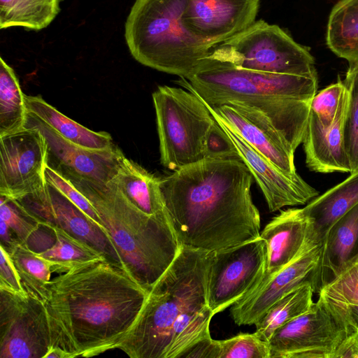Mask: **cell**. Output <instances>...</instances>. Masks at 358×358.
<instances>
[{
	"mask_svg": "<svg viewBox=\"0 0 358 358\" xmlns=\"http://www.w3.org/2000/svg\"><path fill=\"white\" fill-rule=\"evenodd\" d=\"M0 219L6 222L24 244L39 227V223L16 199L3 195H0Z\"/></svg>",
	"mask_w": 358,
	"mask_h": 358,
	"instance_id": "obj_35",
	"label": "cell"
},
{
	"mask_svg": "<svg viewBox=\"0 0 358 358\" xmlns=\"http://www.w3.org/2000/svg\"><path fill=\"white\" fill-rule=\"evenodd\" d=\"M50 348L43 301L0 289V357L45 358Z\"/></svg>",
	"mask_w": 358,
	"mask_h": 358,
	"instance_id": "obj_11",
	"label": "cell"
},
{
	"mask_svg": "<svg viewBox=\"0 0 358 358\" xmlns=\"http://www.w3.org/2000/svg\"><path fill=\"white\" fill-rule=\"evenodd\" d=\"M0 289L20 295L27 294L21 284L20 277L9 254L1 246Z\"/></svg>",
	"mask_w": 358,
	"mask_h": 358,
	"instance_id": "obj_38",
	"label": "cell"
},
{
	"mask_svg": "<svg viewBox=\"0 0 358 358\" xmlns=\"http://www.w3.org/2000/svg\"><path fill=\"white\" fill-rule=\"evenodd\" d=\"M204 159H240L235 145L215 120L205 138Z\"/></svg>",
	"mask_w": 358,
	"mask_h": 358,
	"instance_id": "obj_37",
	"label": "cell"
},
{
	"mask_svg": "<svg viewBox=\"0 0 358 358\" xmlns=\"http://www.w3.org/2000/svg\"><path fill=\"white\" fill-rule=\"evenodd\" d=\"M24 101L28 114L45 122L76 145L92 150H104L114 145L110 134L86 128L58 111L41 96L24 94Z\"/></svg>",
	"mask_w": 358,
	"mask_h": 358,
	"instance_id": "obj_24",
	"label": "cell"
},
{
	"mask_svg": "<svg viewBox=\"0 0 358 358\" xmlns=\"http://www.w3.org/2000/svg\"><path fill=\"white\" fill-rule=\"evenodd\" d=\"M334 358H358V329L342 341L336 349Z\"/></svg>",
	"mask_w": 358,
	"mask_h": 358,
	"instance_id": "obj_39",
	"label": "cell"
},
{
	"mask_svg": "<svg viewBox=\"0 0 358 358\" xmlns=\"http://www.w3.org/2000/svg\"><path fill=\"white\" fill-rule=\"evenodd\" d=\"M323 240L313 232L289 264L232 305L230 311L234 321L239 326L255 324L277 300L301 284L311 283L315 293Z\"/></svg>",
	"mask_w": 358,
	"mask_h": 358,
	"instance_id": "obj_14",
	"label": "cell"
},
{
	"mask_svg": "<svg viewBox=\"0 0 358 358\" xmlns=\"http://www.w3.org/2000/svg\"><path fill=\"white\" fill-rule=\"evenodd\" d=\"M343 83L348 94L344 140L352 173L358 171V64L349 65Z\"/></svg>",
	"mask_w": 358,
	"mask_h": 358,
	"instance_id": "obj_31",
	"label": "cell"
},
{
	"mask_svg": "<svg viewBox=\"0 0 358 358\" xmlns=\"http://www.w3.org/2000/svg\"><path fill=\"white\" fill-rule=\"evenodd\" d=\"M210 107L251 147L278 168L289 176L299 175L294 164L295 151L264 113L235 100Z\"/></svg>",
	"mask_w": 358,
	"mask_h": 358,
	"instance_id": "obj_17",
	"label": "cell"
},
{
	"mask_svg": "<svg viewBox=\"0 0 358 358\" xmlns=\"http://www.w3.org/2000/svg\"><path fill=\"white\" fill-rule=\"evenodd\" d=\"M27 109L13 69L0 58V136L25 127Z\"/></svg>",
	"mask_w": 358,
	"mask_h": 358,
	"instance_id": "obj_29",
	"label": "cell"
},
{
	"mask_svg": "<svg viewBox=\"0 0 358 358\" xmlns=\"http://www.w3.org/2000/svg\"><path fill=\"white\" fill-rule=\"evenodd\" d=\"M342 304L344 306L348 321L355 329H358V304Z\"/></svg>",
	"mask_w": 358,
	"mask_h": 358,
	"instance_id": "obj_41",
	"label": "cell"
},
{
	"mask_svg": "<svg viewBox=\"0 0 358 358\" xmlns=\"http://www.w3.org/2000/svg\"><path fill=\"white\" fill-rule=\"evenodd\" d=\"M319 296L308 311L273 334L271 358H334L342 341L357 330L342 303Z\"/></svg>",
	"mask_w": 358,
	"mask_h": 358,
	"instance_id": "obj_9",
	"label": "cell"
},
{
	"mask_svg": "<svg viewBox=\"0 0 358 358\" xmlns=\"http://www.w3.org/2000/svg\"><path fill=\"white\" fill-rule=\"evenodd\" d=\"M45 176L48 182L62 192L89 217L105 229L98 214L91 203L68 178L49 166H47L45 168Z\"/></svg>",
	"mask_w": 358,
	"mask_h": 358,
	"instance_id": "obj_36",
	"label": "cell"
},
{
	"mask_svg": "<svg viewBox=\"0 0 358 358\" xmlns=\"http://www.w3.org/2000/svg\"><path fill=\"white\" fill-rule=\"evenodd\" d=\"M176 83L196 94L209 106L250 96H274L311 101L317 75L306 76L240 69L210 57L204 58L186 78Z\"/></svg>",
	"mask_w": 358,
	"mask_h": 358,
	"instance_id": "obj_6",
	"label": "cell"
},
{
	"mask_svg": "<svg viewBox=\"0 0 358 358\" xmlns=\"http://www.w3.org/2000/svg\"><path fill=\"white\" fill-rule=\"evenodd\" d=\"M0 246L8 253L20 243L13 230L1 219H0Z\"/></svg>",
	"mask_w": 358,
	"mask_h": 358,
	"instance_id": "obj_40",
	"label": "cell"
},
{
	"mask_svg": "<svg viewBox=\"0 0 358 358\" xmlns=\"http://www.w3.org/2000/svg\"><path fill=\"white\" fill-rule=\"evenodd\" d=\"M358 256V203L338 219L323 240L315 292L335 278Z\"/></svg>",
	"mask_w": 358,
	"mask_h": 358,
	"instance_id": "obj_21",
	"label": "cell"
},
{
	"mask_svg": "<svg viewBox=\"0 0 358 358\" xmlns=\"http://www.w3.org/2000/svg\"><path fill=\"white\" fill-rule=\"evenodd\" d=\"M260 0H188L183 20L199 39L214 48L256 21Z\"/></svg>",
	"mask_w": 358,
	"mask_h": 358,
	"instance_id": "obj_18",
	"label": "cell"
},
{
	"mask_svg": "<svg viewBox=\"0 0 358 358\" xmlns=\"http://www.w3.org/2000/svg\"><path fill=\"white\" fill-rule=\"evenodd\" d=\"M313 293L311 283L306 282L284 294L255 324L257 336L268 343L275 330L310 310Z\"/></svg>",
	"mask_w": 358,
	"mask_h": 358,
	"instance_id": "obj_26",
	"label": "cell"
},
{
	"mask_svg": "<svg viewBox=\"0 0 358 358\" xmlns=\"http://www.w3.org/2000/svg\"><path fill=\"white\" fill-rule=\"evenodd\" d=\"M188 0H136L127 16L124 36L140 64L180 78L187 77L213 48L186 27Z\"/></svg>",
	"mask_w": 358,
	"mask_h": 358,
	"instance_id": "obj_5",
	"label": "cell"
},
{
	"mask_svg": "<svg viewBox=\"0 0 358 358\" xmlns=\"http://www.w3.org/2000/svg\"><path fill=\"white\" fill-rule=\"evenodd\" d=\"M65 177L94 207L124 268L150 291L172 264L180 247L168 217L144 213L108 182Z\"/></svg>",
	"mask_w": 358,
	"mask_h": 358,
	"instance_id": "obj_4",
	"label": "cell"
},
{
	"mask_svg": "<svg viewBox=\"0 0 358 358\" xmlns=\"http://www.w3.org/2000/svg\"><path fill=\"white\" fill-rule=\"evenodd\" d=\"M327 44L349 64H358V0H340L330 13Z\"/></svg>",
	"mask_w": 358,
	"mask_h": 358,
	"instance_id": "obj_25",
	"label": "cell"
},
{
	"mask_svg": "<svg viewBox=\"0 0 358 358\" xmlns=\"http://www.w3.org/2000/svg\"><path fill=\"white\" fill-rule=\"evenodd\" d=\"M45 224L52 230L54 241L48 249L36 253L41 257L52 262L55 264L56 272L59 273L65 272L78 264L107 259L100 251L87 242L59 227L48 223Z\"/></svg>",
	"mask_w": 358,
	"mask_h": 358,
	"instance_id": "obj_28",
	"label": "cell"
},
{
	"mask_svg": "<svg viewBox=\"0 0 358 358\" xmlns=\"http://www.w3.org/2000/svg\"><path fill=\"white\" fill-rule=\"evenodd\" d=\"M160 180L126 157L117 173L108 183L144 213L167 217L159 187Z\"/></svg>",
	"mask_w": 358,
	"mask_h": 358,
	"instance_id": "obj_22",
	"label": "cell"
},
{
	"mask_svg": "<svg viewBox=\"0 0 358 358\" xmlns=\"http://www.w3.org/2000/svg\"><path fill=\"white\" fill-rule=\"evenodd\" d=\"M358 203V171L303 207L315 234L324 239L334 224Z\"/></svg>",
	"mask_w": 358,
	"mask_h": 358,
	"instance_id": "obj_23",
	"label": "cell"
},
{
	"mask_svg": "<svg viewBox=\"0 0 358 358\" xmlns=\"http://www.w3.org/2000/svg\"><path fill=\"white\" fill-rule=\"evenodd\" d=\"M313 232L303 208H287L274 217L260 233L266 246V266L258 287L289 264Z\"/></svg>",
	"mask_w": 358,
	"mask_h": 358,
	"instance_id": "obj_19",
	"label": "cell"
},
{
	"mask_svg": "<svg viewBox=\"0 0 358 358\" xmlns=\"http://www.w3.org/2000/svg\"><path fill=\"white\" fill-rule=\"evenodd\" d=\"M46 141L34 126L0 136V195L19 199L45 182Z\"/></svg>",
	"mask_w": 358,
	"mask_h": 358,
	"instance_id": "obj_12",
	"label": "cell"
},
{
	"mask_svg": "<svg viewBox=\"0 0 358 358\" xmlns=\"http://www.w3.org/2000/svg\"><path fill=\"white\" fill-rule=\"evenodd\" d=\"M159 141L160 162L176 171L204 159V141L215 119L194 92L159 86L152 93Z\"/></svg>",
	"mask_w": 358,
	"mask_h": 358,
	"instance_id": "obj_7",
	"label": "cell"
},
{
	"mask_svg": "<svg viewBox=\"0 0 358 358\" xmlns=\"http://www.w3.org/2000/svg\"><path fill=\"white\" fill-rule=\"evenodd\" d=\"M206 104L215 121L235 145L241 160L251 172L262 191L271 212L285 206L304 205L319 195V192L299 175L291 176L286 174L259 153Z\"/></svg>",
	"mask_w": 358,
	"mask_h": 358,
	"instance_id": "obj_16",
	"label": "cell"
},
{
	"mask_svg": "<svg viewBox=\"0 0 358 358\" xmlns=\"http://www.w3.org/2000/svg\"><path fill=\"white\" fill-rule=\"evenodd\" d=\"M346 87L341 80L316 93L310 103V113L324 127L331 125L348 101Z\"/></svg>",
	"mask_w": 358,
	"mask_h": 358,
	"instance_id": "obj_33",
	"label": "cell"
},
{
	"mask_svg": "<svg viewBox=\"0 0 358 358\" xmlns=\"http://www.w3.org/2000/svg\"><path fill=\"white\" fill-rule=\"evenodd\" d=\"M252 180L240 159H203L161 178L164 209L179 244L217 251L259 238Z\"/></svg>",
	"mask_w": 358,
	"mask_h": 358,
	"instance_id": "obj_2",
	"label": "cell"
},
{
	"mask_svg": "<svg viewBox=\"0 0 358 358\" xmlns=\"http://www.w3.org/2000/svg\"><path fill=\"white\" fill-rule=\"evenodd\" d=\"M149 292L107 259L78 264L60 273L50 280L43 301L50 349L58 350L62 358H73L118 348Z\"/></svg>",
	"mask_w": 358,
	"mask_h": 358,
	"instance_id": "obj_1",
	"label": "cell"
},
{
	"mask_svg": "<svg viewBox=\"0 0 358 358\" xmlns=\"http://www.w3.org/2000/svg\"><path fill=\"white\" fill-rule=\"evenodd\" d=\"M211 251L180 245L117 349L131 358H176L210 337L207 301Z\"/></svg>",
	"mask_w": 358,
	"mask_h": 358,
	"instance_id": "obj_3",
	"label": "cell"
},
{
	"mask_svg": "<svg viewBox=\"0 0 358 358\" xmlns=\"http://www.w3.org/2000/svg\"><path fill=\"white\" fill-rule=\"evenodd\" d=\"M348 101L329 127L323 126L309 113L302 143L306 164L310 171L322 173H351L343 131Z\"/></svg>",
	"mask_w": 358,
	"mask_h": 358,
	"instance_id": "obj_20",
	"label": "cell"
},
{
	"mask_svg": "<svg viewBox=\"0 0 358 358\" xmlns=\"http://www.w3.org/2000/svg\"><path fill=\"white\" fill-rule=\"evenodd\" d=\"M319 295L345 304H358V256L327 283Z\"/></svg>",
	"mask_w": 358,
	"mask_h": 358,
	"instance_id": "obj_34",
	"label": "cell"
},
{
	"mask_svg": "<svg viewBox=\"0 0 358 358\" xmlns=\"http://www.w3.org/2000/svg\"><path fill=\"white\" fill-rule=\"evenodd\" d=\"M209 55L252 71L296 76L317 75L307 48L282 28L263 20L212 49Z\"/></svg>",
	"mask_w": 358,
	"mask_h": 358,
	"instance_id": "obj_8",
	"label": "cell"
},
{
	"mask_svg": "<svg viewBox=\"0 0 358 358\" xmlns=\"http://www.w3.org/2000/svg\"><path fill=\"white\" fill-rule=\"evenodd\" d=\"M16 200L38 223L65 230L100 251L110 262L124 268L106 231L50 183L46 181L40 188Z\"/></svg>",
	"mask_w": 358,
	"mask_h": 358,
	"instance_id": "obj_13",
	"label": "cell"
},
{
	"mask_svg": "<svg viewBox=\"0 0 358 358\" xmlns=\"http://www.w3.org/2000/svg\"><path fill=\"white\" fill-rule=\"evenodd\" d=\"M60 0H0V29L13 27L39 31L58 15Z\"/></svg>",
	"mask_w": 358,
	"mask_h": 358,
	"instance_id": "obj_27",
	"label": "cell"
},
{
	"mask_svg": "<svg viewBox=\"0 0 358 358\" xmlns=\"http://www.w3.org/2000/svg\"><path fill=\"white\" fill-rule=\"evenodd\" d=\"M216 358H271L268 343L255 333H241L230 338L215 340Z\"/></svg>",
	"mask_w": 358,
	"mask_h": 358,
	"instance_id": "obj_32",
	"label": "cell"
},
{
	"mask_svg": "<svg viewBox=\"0 0 358 358\" xmlns=\"http://www.w3.org/2000/svg\"><path fill=\"white\" fill-rule=\"evenodd\" d=\"M26 124L37 127L42 133L48 145V166L64 176L106 184L117 173L126 158L115 144L104 150L76 145L30 114Z\"/></svg>",
	"mask_w": 358,
	"mask_h": 358,
	"instance_id": "obj_15",
	"label": "cell"
},
{
	"mask_svg": "<svg viewBox=\"0 0 358 358\" xmlns=\"http://www.w3.org/2000/svg\"><path fill=\"white\" fill-rule=\"evenodd\" d=\"M24 291L29 295L44 300L55 264L19 243L9 253Z\"/></svg>",
	"mask_w": 358,
	"mask_h": 358,
	"instance_id": "obj_30",
	"label": "cell"
},
{
	"mask_svg": "<svg viewBox=\"0 0 358 358\" xmlns=\"http://www.w3.org/2000/svg\"><path fill=\"white\" fill-rule=\"evenodd\" d=\"M266 266V246L260 237L227 249L211 251L207 272V301L214 314L254 292Z\"/></svg>",
	"mask_w": 358,
	"mask_h": 358,
	"instance_id": "obj_10",
	"label": "cell"
}]
</instances>
